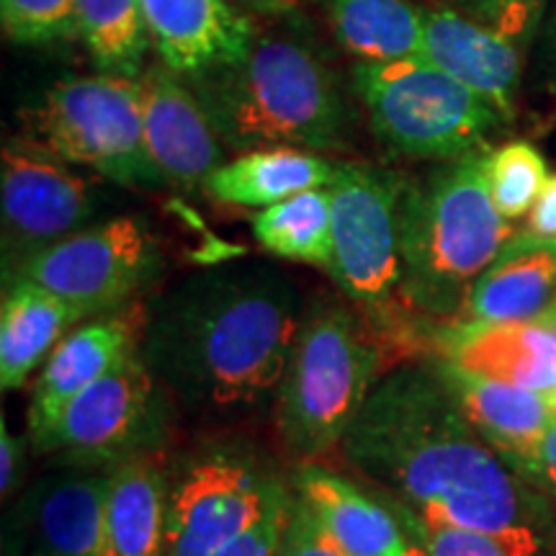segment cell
Listing matches in <instances>:
<instances>
[{
    "label": "cell",
    "mask_w": 556,
    "mask_h": 556,
    "mask_svg": "<svg viewBox=\"0 0 556 556\" xmlns=\"http://www.w3.org/2000/svg\"><path fill=\"white\" fill-rule=\"evenodd\" d=\"M106 526L111 556H165L168 464L144 454L109 469Z\"/></svg>",
    "instance_id": "cell-22"
},
{
    "label": "cell",
    "mask_w": 556,
    "mask_h": 556,
    "mask_svg": "<svg viewBox=\"0 0 556 556\" xmlns=\"http://www.w3.org/2000/svg\"><path fill=\"white\" fill-rule=\"evenodd\" d=\"M426 60L464 83L510 119L520 83V52L513 39L454 9L422 11Z\"/></svg>",
    "instance_id": "cell-19"
},
{
    "label": "cell",
    "mask_w": 556,
    "mask_h": 556,
    "mask_svg": "<svg viewBox=\"0 0 556 556\" xmlns=\"http://www.w3.org/2000/svg\"><path fill=\"white\" fill-rule=\"evenodd\" d=\"M80 319L65 299L26 278H11L0 307V384L5 392L24 387Z\"/></svg>",
    "instance_id": "cell-23"
},
{
    "label": "cell",
    "mask_w": 556,
    "mask_h": 556,
    "mask_svg": "<svg viewBox=\"0 0 556 556\" xmlns=\"http://www.w3.org/2000/svg\"><path fill=\"white\" fill-rule=\"evenodd\" d=\"M144 139L165 186L204 191L206 178L227 163L225 142L189 83L170 67L150 65L139 73Z\"/></svg>",
    "instance_id": "cell-12"
},
{
    "label": "cell",
    "mask_w": 556,
    "mask_h": 556,
    "mask_svg": "<svg viewBox=\"0 0 556 556\" xmlns=\"http://www.w3.org/2000/svg\"><path fill=\"white\" fill-rule=\"evenodd\" d=\"M176 402L142 356L83 389L34 446L58 467L114 469L129 458L163 454Z\"/></svg>",
    "instance_id": "cell-9"
},
{
    "label": "cell",
    "mask_w": 556,
    "mask_h": 556,
    "mask_svg": "<svg viewBox=\"0 0 556 556\" xmlns=\"http://www.w3.org/2000/svg\"><path fill=\"white\" fill-rule=\"evenodd\" d=\"M484 180L497 212L518 219L531 212L546 186V160L528 142H507L495 152H484Z\"/></svg>",
    "instance_id": "cell-27"
},
{
    "label": "cell",
    "mask_w": 556,
    "mask_h": 556,
    "mask_svg": "<svg viewBox=\"0 0 556 556\" xmlns=\"http://www.w3.org/2000/svg\"><path fill=\"white\" fill-rule=\"evenodd\" d=\"M3 242L13 266L86 229L101 212L96 184L45 152L9 144L0 160Z\"/></svg>",
    "instance_id": "cell-11"
},
{
    "label": "cell",
    "mask_w": 556,
    "mask_h": 556,
    "mask_svg": "<svg viewBox=\"0 0 556 556\" xmlns=\"http://www.w3.org/2000/svg\"><path fill=\"white\" fill-rule=\"evenodd\" d=\"M338 448L417 516L492 536L510 556H546L554 544L544 495L469 426L430 364L384 374Z\"/></svg>",
    "instance_id": "cell-1"
},
{
    "label": "cell",
    "mask_w": 556,
    "mask_h": 556,
    "mask_svg": "<svg viewBox=\"0 0 556 556\" xmlns=\"http://www.w3.org/2000/svg\"><path fill=\"white\" fill-rule=\"evenodd\" d=\"M78 37L103 73L131 80L152 47L142 0H78Z\"/></svg>",
    "instance_id": "cell-26"
},
{
    "label": "cell",
    "mask_w": 556,
    "mask_h": 556,
    "mask_svg": "<svg viewBox=\"0 0 556 556\" xmlns=\"http://www.w3.org/2000/svg\"><path fill=\"white\" fill-rule=\"evenodd\" d=\"M3 31L18 45L78 37V0H0Z\"/></svg>",
    "instance_id": "cell-28"
},
{
    "label": "cell",
    "mask_w": 556,
    "mask_h": 556,
    "mask_svg": "<svg viewBox=\"0 0 556 556\" xmlns=\"http://www.w3.org/2000/svg\"><path fill=\"white\" fill-rule=\"evenodd\" d=\"M407 556H426V554H422V552H420V546H415V548H413V552H409Z\"/></svg>",
    "instance_id": "cell-38"
},
{
    "label": "cell",
    "mask_w": 556,
    "mask_h": 556,
    "mask_svg": "<svg viewBox=\"0 0 556 556\" xmlns=\"http://www.w3.org/2000/svg\"><path fill=\"white\" fill-rule=\"evenodd\" d=\"M556 296V238L518 232L471 283L462 315L469 323H531Z\"/></svg>",
    "instance_id": "cell-20"
},
{
    "label": "cell",
    "mask_w": 556,
    "mask_h": 556,
    "mask_svg": "<svg viewBox=\"0 0 556 556\" xmlns=\"http://www.w3.org/2000/svg\"><path fill=\"white\" fill-rule=\"evenodd\" d=\"M353 83L371 129L397 155L464 157L482 150L486 131L505 119L490 101L426 60L361 62Z\"/></svg>",
    "instance_id": "cell-7"
},
{
    "label": "cell",
    "mask_w": 556,
    "mask_h": 556,
    "mask_svg": "<svg viewBox=\"0 0 556 556\" xmlns=\"http://www.w3.org/2000/svg\"><path fill=\"white\" fill-rule=\"evenodd\" d=\"M528 232L539 238H556V176H548L544 191L528 212Z\"/></svg>",
    "instance_id": "cell-34"
},
{
    "label": "cell",
    "mask_w": 556,
    "mask_h": 556,
    "mask_svg": "<svg viewBox=\"0 0 556 556\" xmlns=\"http://www.w3.org/2000/svg\"><path fill=\"white\" fill-rule=\"evenodd\" d=\"M26 148L93 168L129 189H163L144 139L139 86L119 75L65 78L24 114Z\"/></svg>",
    "instance_id": "cell-6"
},
{
    "label": "cell",
    "mask_w": 556,
    "mask_h": 556,
    "mask_svg": "<svg viewBox=\"0 0 556 556\" xmlns=\"http://www.w3.org/2000/svg\"><path fill=\"white\" fill-rule=\"evenodd\" d=\"M304 309L283 270L258 263L208 268L157 299L139 356L197 420H258L274 413Z\"/></svg>",
    "instance_id": "cell-2"
},
{
    "label": "cell",
    "mask_w": 556,
    "mask_h": 556,
    "mask_svg": "<svg viewBox=\"0 0 556 556\" xmlns=\"http://www.w3.org/2000/svg\"><path fill=\"white\" fill-rule=\"evenodd\" d=\"M150 45L180 78L238 62L255 29L227 0H142Z\"/></svg>",
    "instance_id": "cell-17"
},
{
    "label": "cell",
    "mask_w": 556,
    "mask_h": 556,
    "mask_svg": "<svg viewBox=\"0 0 556 556\" xmlns=\"http://www.w3.org/2000/svg\"><path fill=\"white\" fill-rule=\"evenodd\" d=\"M340 165L307 150H253L206 178L204 193L229 206L268 208L309 189H330Z\"/></svg>",
    "instance_id": "cell-21"
},
{
    "label": "cell",
    "mask_w": 556,
    "mask_h": 556,
    "mask_svg": "<svg viewBox=\"0 0 556 556\" xmlns=\"http://www.w3.org/2000/svg\"><path fill=\"white\" fill-rule=\"evenodd\" d=\"M26 475V446L18 435H13L5 417H0V492L3 497L18 490L21 479Z\"/></svg>",
    "instance_id": "cell-33"
},
{
    "label": "cell",
    "mask_w": 556,
    "mask_h": 556,
    "mask_svg": "<svg viewBox=\"0 0 556 556\" xmlns=\"http://www.w3.org/2000/svg\"><path fill=\"white\" fill-rule=\"evenodd\" d=\"M531 484L544 490L548 497L556 503V420L548 426L544 446H541V456L536 464V471H533Z\"/></svg>",
    "instance_id": "cell-35"
},
{
    "label": "cell",
    "mask_w": 556,
    "mask_h": 556,
    "mask_svg": "<svg viewBox=\"0 0 556 556\" xmlns=\"http://www.w3.org/2000/svg\"><path fill=\"white\" fill-rule=\"evenodd\" d=\"M340 45L368 65L426 60L422 11L409 0H319ZM428 62V60H426Z\"/></svg>",
    "instance_id": "cell-24"
},
{
    "label": "cell",
    "mask_w": 556,
    "mask_h": 556,
    "mask_svg": "<svg viewBox=\"0 0 556 556\" xmlns=\"http://www.w3.org/2000/svg\"><path fill=\"white\" fill-rule=\"evenodd\" d=\"M26 556H37V554H26Z\"/></svg>",
    "instance_id": "cell-39"
},
{
    "label": "cell",
    "mask_w": 556,
    "mask_h": 556,
    "mask_svg": "<svg viewBox=\"0 0 556 556\" xmlns=\"http://www.w3.org/2000/svg\"><path fill=\"white\" fill-rule=\"evenodd\" d=\"M510 238L486 189L484 150L409 184L400 212L402 299L422 317L462 312L471 283Z\"/></svg>",
    "instance_id": "cell-4"
},
{
    "label": "cell",
    "mask_w": 556,
    "mask_h": 556,
    "mask_svg": "<svg viewBox=\"0 0 556 556\" xmlns=\"http://www.w3.org/2000/svg\"><path fill=\"white\" fill-rule=\"evenodd\" d=\"M278 556H345L309 505L294 492L287 531H283Z\"/></svg>",
    "instance_id": "cell-32"
},
{
    "label": "cell",
    "mask_w": 556,
    "mask_h": 556,
    "mask_svg": "<svg viewBox=\"0 0 556 556\" xmlns=\"http://www.w3.org/2000/svg\"><path fill=\"white\" fill-rule=\"evenodd\" d=\"M163 270V245L144 217L127 214L86 227L11 268L65 299L78 315L99 317L127 307Z\"/></svg>",
    "instance_id": "cell-10"
},
{
    "label": "cell",
    "mask_w": 556,
    "mask_h": 556,
    "mask_svg": "<svg viewBox=\"0 0 556 556\" xmlns=\"http://www.w3.org/2000/svg\"><path fill=\"white\" fill-rule=\"evenodd\" d=\"M544 397H546V405H548V409H552V415H554V420H556V387L552 389V392H546Z\"/></svg>",
    "instance_id": "cell-37"
},
{
    "label": "cell",
    "mask_w": 556,
    "mask_h": 556,
    "mask_svg": "<svg viewBox=\"0 0 556 556\" xmlns=\"http://www.w3.org/2000/svg\"><path fill=\"white\" fill-rule=\"evenodd\" d=\"M287 486L258 451L219 441L168 467L165 556H214L258 520Z\"/></svg>",
    "instance_id": "cell-8"
},
{
    "label": "cell",
    "mask_w": 556,
    "mask_h": 556,
    "mask_svg": "<svg viewBox=\"0 0 556 556\" xmlns=\"http://www.w3.org/2000/svg\"><path fill=\"white\" fill-rule=\"evenodd\" d=\"M392 368L387 348L356 307L338 296L312 299L274 405L287 454L302 464L338 448L371 389Z\"/></svg>",
    "instance_id": "cell-5"
},
{
    "label": "cell",
    "mask_w": 556,
    "mask_h": 556,
    "mask_svg": "<svg viewBox=\"0 0 556 556\" xmlns=\"http://www.w3.org/2000/svg\"><path fill=\"white\" fill-rule=\"evenodd\" d=\"M150 312L142 302L90 317L60 340L45 361L29 402V438L34 443L50 430L83 389L137 356Z\"/></svg>",
    "instance_id": "cell-13"
},
{
    "label": "cell",
    "mask_w": 556,
    "mask_h": 556,
    "mask_svg": "<svg viewBox=\"0 0 556 556\" xmlns=\"http://www.w3.org/2000/svg\"><path fill=\"white\" fill-rule=\"evenodd\" d=\"M430 366L435 368L469 426L531 482L546 430L554 422L544 394L477 377L443 361H430Z\"/></svg>",
    "instance_id": "cell-16"
},
{
    "label": "cell",
    "mask_w": 556,
    "mask_h": 556,
    "mask_svg": "<svg viewBox=\"0 0 556 556\" xmlns=\"http://www.w3.org/2000/svg\"><path fill=\"white\" fill-rule=\"evenodd\" d=\"M464 16L490 26L503 37L520 41L533 31L544 0H454Z\"/></svg>",
    "instance_id": "cell-31"
},
{
    "label": "cell",
    "mask_w": 556,
    "mask_h": 556,
    "mask_svg": "<svg viewBox=\"0 0 556 556\" xmlns=\"http://www.w3.org/2000/svg\"><path fill=\"white\" fill-rule=\"evenodd\" d=\"M184 80L229 150H343L351 122L343 96L294 34H255L238 62Z\"/></svg>",
    "instance_id": "cell-3"
},
{
    "label": "cell",
    "mask_w": 556,
    "mask_h": 556,
    "mask_svg": "<svg viewBox=\"0 0 556 556\" xmlns=\"http://www.w3.org/2000/svg\"><path fill=\"white\" fill-rule=\"evenodd\" d=\"M291 486L345 556H407L415 544L381 495L317 462H302Z\"/></svg>",
    "instance_id": "cell-18"
},
{
    "label": "cell",
    "mask_w": 556,
    "mask_h": 556,
    "mask_svg": "<svg viewBox=\"0 0 556 556\" xmlns=\"http://www.w3.org/2000/svg\"><path fill=\"white\" fill-rule=\"evenodd\" d=\"M384 500L397 513L400 523L407 536L413 539V544L420 546V552L426 556H510L505 552V546L492 536L469 531V528L438 523V520L417 516V513L407 510L405 505L394 503V500Z\"/></svg>",
    "instance_id": "cell-29"
},
{
    "label": "cell",
    "mask_w": 556,
    "mask_h": 556,
    "mask_svg": "<svg viewBox=\"0 0 556 556\" xmlns=\"http://www.w3.org/2000/svg\"><path fill=\"white\" fill-rule=\"evenodd\" d=\"M433 361L458 366L477 377L503 381L531 392H552L556 387V330L531 323H469L430 330Z\"/></svg>",
    "instance_id": "cell-15"
},
{
    "label": "cell",
    "mask_w": 556,
    "mask_h": 556,
    "mask_svg": "<svg viewBox=\"0 0 556 556\" xmlns=\"http://www.w3.org/2000/svg\"><path fill=\"white\" fill-rule=\"evenodd\" d=\"M258 245L278 258L332 268L330 189H309L274 204L250 219Z\"/></svg>",
    "instance_id": "cell-25"
},
{
    "label": "cell",
    "mask_w": 556,
    "mask_h": 556,
    "mask_svg": "<svg viewBox=\"0 0 556 556\" xmlns=\"http://www.w3.org/2000/svg\"><path fill=\"white\" fill-rule=\"evenodd\" d=\"M109 471L62 467L34 482L16 505V523L37 556H111Z\"/></svg>",
    "instance_id": "cell-14"
},
{
    "label": "cell",
    "mask_w": 556,
    "mask_h": 556,
    "mask_svg": "<svg viewBox=\"0 0 556 556\" xmlns=\"http://www.w3.org/2000/svg\"><path fill=\"white\" fill-rule=\"evenodd\" d=\"M291 505H294V486L287 482L281 492L268 505V510L240 533L238 539L229 541L225 548H219L214 556H278L283 531H287Z\"/></svg>",
    "instance_id": "cell-30"
},
{
    "label": "cell",
    "mask_w": 556,
    "mask_h": 556,
    "mask_svg": "<svg viewBox=\"0 0 556 556\" xmlns=\"http://www.w3.org/2000/svg\"><path fill=\"white\" fill-rule=\"evenodd\" d=\"M536 323H541V325H548V328H554V330H556V296L552 299V304H548L546 312L536 319Z\"/></svg>",
    "instance_id": "cell-36"
}]
</instances>
